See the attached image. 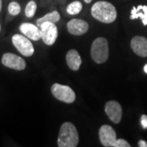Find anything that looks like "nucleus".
<instances>
[{"label":"nucleus","instance_id":"nucleus-1","mask_svg":"<svg viewBox=\"0 0 147 147\" xmlns=\"http://www.w3.org/2000/svg\"><path fill=\"white\" fill-rule=\"evenodd\" d=\"M91 13L96 20L105 24H110L117 18V11L115 6L106 1L95 3L91 8Z\"/></svg>","mask_w":147,"mask_h":147},{"label":"nucleus","instance_id":"nucleus-2","mask_svg":"<svg viewBox=\"0 0 147 147\" xmlns=\"http://www.w3.org/2000/svg\"><path fill=\"white\" fill-rule=\"evenodd\" d=\"M79 144L78 130L73 123L65 122L60 128L57 145L59 147H76Z\"/></svg>","mask_w":147,"mask_h":147},{"label":"nucleus","instance_id":"nucleus-3","mask_svg":"<svg viewBox=\"0 0 147 147\" xmlns=\"http://www.w3.org/2000/svg\"><path fill=\"white\" fill-rule=\"evenodd\" d=\"M91 57L96 63H105L109 58V44L105 38H96L91 47Z\"/></svg>","mask_w":147,"mask_h":147},{"label":"nucleus","instance_id":"nucleus-4","mask_svg":"<svg viewBox=\"0 0 147 147\" xmlns=\"http://www.w3.org/2000/svg\"><path fill=\"white\" fill-rule=\"evenodd\" d=\"M52 94L57 100L67 104H71L76 99V95L71 88L66 85L54 84L51 88Z\"/></svg>","mask_w":147,"mask_h":147},{"label":"nucleus","instance_id":"nucleus-5","mask_svg":"<svg viewBox=\"0 0 147 147\" xmlns=\"http://www.w3.org/2000/svg\"><path fill=\"white\" fill-rule=\"evenodd\" d=\"M11 42L17 49V51L24 57H31L34 53V48L31 41L24 34H14L11 38Z\"/></svg>","mask_w":147,"mask_h":147},{"label":"nucleus","instance_id":"nucleus-6","mask_svg":"<svg viewBox=\"0 0 147 147\" xmlns=\"http://www.w3.org/2000/svg\"><path fill=\"white\" fill-rule=\"evenodd\" d=\"M41 30V39L47 45H53L57 38V27L53 22H44L39 26Z\"/></svg>","mask_w":147,"mask_h":147},{"label":"nucleus","instance_id":"nucleus-7","mask_svg":"<svg viewBox=\"0 0 147 147\" xmlns=\"http://www.w3.org/2000/svg\"><path fill=\"white\" fill-rule=\"evenodd\" d=\"M2 64L7 68L23 70L26 67V61L21 57L11 53H4L2 57Z\"/></svg>","mask_w":147,"mask_h":147},{"label":"nucleus","instance_id":"nucleus-8","mask_svg":"<svg viewBox=\"0 0 147 147\" xmlns=\"http://www.w3.org/2000/svg\"><path fill=\"white\" fill-rule=\"evenodd\" d=\"M99 138L101 145L105 147H113L117 140L115 129L110 125H102L99 129Z\"/></svg>","mask_w":147,"mask_h":147},{"label":"nucleus","instance_id":"nucleus-9","mask_svg":"<svg viewBox=\"0 0 147 147\" xmlns=\"http://www.w3.org/2000/svg\"><path fill=\"white\" fill-rule=\"evenodd\" d=\"M105 114L110 120L115 123H119L122 119L123 110L120 104L115 100L108 101L105 105Z\"/></svg>","mask_w":147,"mask_h":147},{"label":"nucleus","instance_id":"nucleus-10","mask_svg":"<svg viewBox=\"0 0 147 147\" xmlns=\"http://www.w3.org/2000/svg\"><path fill=\"white\" fill-rule=\"evenodd\" d=\"M88 23L82 19H72L67 23V30L70 34L83 35L88 30Z\"/></svg>","mask_w":147,"mask_h":147},{"label":"nucleus","instance_id":"nucleus-11","mask_svg":"<svg viewBox=\"0 0 147 147\" xmlns=\"http://www.w3.org/2000/svg\"><path fill=\"white\" fill-rule=\"evenodd\" d=\"M132 51L137 56L142 57H147V38L142 36H135L131 41Z\"/></svg>","mask_w":147,"mask_h":147},{"label":"nucleus","instance_id":"nucleus-12","mask_svg":"<svg viewBox=\"0 0 147 147\" xmlns=\"http://www.w3.org/2000/svg\"><path fill=\"white\" fill-rule=\"evenodd\" d=\"M20 31L33 41H38L41 39V30L38 26H34L31 23H22L20 26Z\"/></svg>","mask_w":147,"mask_h":147},{"label":"nucleus","instance_id":"nucleus-13","mask_svg":"<svg viewBox=\"0 0 147 147\" xmlns=\"http://www.w3.org/2000/svg\"><path fill=\"white\" fill-rule=\"evenodd\" d=\"M66 62L69 68L74 71H77L79 69L82 64V59L79 53L76 50L71 49L66 54Z\"/></svg>","mask_w":147,"mask_h":147},{"label":"nucleus","instance_id":"nucleus-14","mask_svg":"<svg viewBox=\"0 0 147 147\" xmlns=\"http://www.w3.org/2000/svg\"><path fill=\"white\" fill-rule=\"evenodd\" d=\"M130 18L131 20L141 18L142 24L144 26H147V6L139 5L137 7H133L131 9Z\"/></svg>","mask_w":147,"mask_h":147},{"label":"nucleus","instance_id":"nucleus-15","mask_svg":"<svg viewBox=\"0 0 147 147\" xmlns=\"http://www.w3.org/2000/svg\"><path fill=\"white\" fill-rule=\"evenodd\" d=\"M61 16L59 14V12L57 11H53L52 12H49L46 14L44 16H42L41 18H38L37 20V26L39 27L42 23L44 22H53V23H56L60 21Z\"/></svg>","mask_w":147,"mask_h":147},{"label":"nucleus","instance_id":"nucleus-16","mask_svg":"<svg viewBox=\"0 0 147 147\" xmlns=\"http://www.w3.org/2000/svg\"><path fill=\"white\" fill-rule=\"evenodd\" d=\"M83 9V4L79 1H74L66 7V11L69 15H76Z\"/></svg>","mask_w":147,"mask_h":147},{"label":"nucleus","instance_id":"nucleus-17","mask_svg":"<svg viewBox=\"0 0 147 147\" xmlns=\"http://www.w3.org/2000/svg\"><path fill=\"white\" fill-rule=\"evenodd\" d=\"M37 9V4L34 1H30L28 3H27L26 7V9H25V13H26V16L29 18H31L33 16H34L35 14V11Z\"/></svg>","mask_w":147,"mask_h":147},{"label":"nucleus","instance_id":"nucleus-18","mask_svg":"<svg viewBox=\"0 0 147 147\" xmlns=\"http://www.w3.org/2000/svg\"><path fill=\"white\" fill-rule=\"evenodd\" d=\"M7 9L11 16H16L21 12V6L16 2H11L9 3Z\"/></svg>","mask_w":147,"mask_h":147},{"label":"nucleus","instance_id":"nucleus-19","mask_svg":"<svg viewBox=\"0 0 147 147\" xmlns=\"http://www.w3.org/2000/svg\"><path fill=\"white\" fill-rule=\"evenodd\" d=\"M130 144L124 139H117L114 143L113 147H130Z\"/></svg>","mask_w":147,"mask_h":147},{"label":"nucleus","instance_id":"nucleus-20","mask_svg":"<svg viewBox=\"0 0 147 147\" xmlns=\"http://www.w3.org/2000/svg\"><path fill=\"white\" fill-rule=\"evenodd\" d=\"M141 123H142V127L144 129H146L147 128V115H143L141 117Z\"/></svg>","mask_w":147,"mask_h":147},{"label":"nucleus","instance_id":"nucleus-21","mask_svg":"<svg viewBox=\"0 0 147 147\" xmlns=\"http://www.w3.org/2000/svg\"><path fill=\"white\" fill-rule=\"evenodd\" d=\"M138 146L140 147H147V142L144 140H140L138 142Z\"/></svg>","mask_w":147,"mask_h":147},{"label":"nucleus","instance_id":"nucleus-22","mask_svg":"<svg viewBox=\"0 0 147 147\" xmlns=\"http://www.w3.org/2000/svg\"><path fill=\"white\" fill-rule=\"evenodd\" d=\"M92 1V0H84V2H85L86 3H90Z\"/></svg>","mask_w":147,"mask_h":147},{"label":"nucleus","instance_id":"nucleus-23","mask_svg":"<svg viewBox=\"0 0 147 147\" xmlns=\"http://www.w3.org/2000/svg\"><path fill=\"white\" fill-rule=\"evenodd\" d=\"M2 4H3L2 0H0V12H1V11H2Z\"/></svg>","mask_w":147,"mask_h":147},{"label":"nucleus","instance_id":"nucleus-24","mask_svg":"<svg viewBox=\"0 0 147 147\" xmlns=\"http://www.w3.org/2000/svg\"><path fill=\"white\" fill-rule=\"evenodd\" d=\"M144 70H145V72L147 74V64L145 65V67H144Z\"/></svg>","mask_w":147,"mask_h":147},{"label":"nucleus","instance_id":"nucleus-25","mask_svg":"<svg viewBox=\"0 0 147 147\" xmlns=\"http://www.w3.org/2000/svg\"><path fill=\"white\" fill-rule=\"evenodd\" d=\"M0 31H1V25H0Z\"/></svg>","mask_w":147,"mask_h":147}]
</instances>
